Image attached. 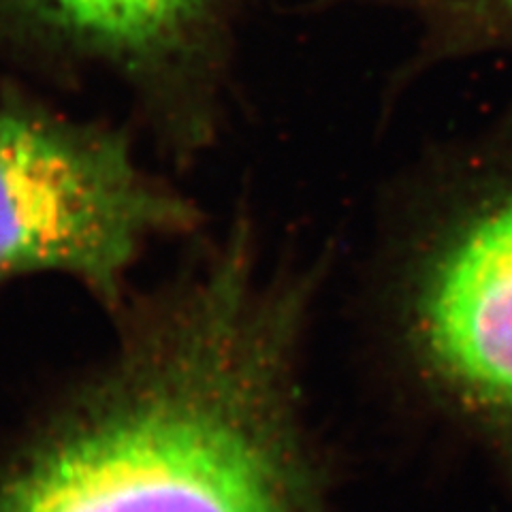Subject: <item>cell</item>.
I'll use <instances>...</instances> for the list:
<instances>
[{"label": "cell", "mask_w": 512, "mask_h": 512, "mask_svg": "<svg viewBox=\"0 0 512 512\" xmlns=\"http://www.w3.org/2000/svg\"><path fill=\"white\" fill-rule=\"evenodd\" d=\"M320 3H325V7L331 5H346V3H387V5H395V7H410L416 0H320Z\"/></svg>", "instance_id": "obj_6"}, {"label": "cell", "mask_w": 512, "mask_h": 512, "mask_svg": "<svg viewBox=\"0 0 512 512\" xmlns=\"http://www.w3.org/2000/svg\"><path fill=\"white\" fill-rule=\"evenodd\" d=\"M333 261L267 263L237 220L186 291L0 446V512H338L299 382Z\"/></svg>", "instance_id": "obj_1"}, {"label": "cell", "mask_w": 512, "mask_h": 512, "mask_svg": "<svg viewBox=\"0 0 512 512\" xmlns=\"http://www.w3.org/2000/svg\"><path fill=\"white\" fill-rule=\"evenodd\" d=\"M410 50L399 62L387 101L436 69L512 52V0H416Z\"/></svg>", "instance_id": "obj_5"}, {"label": "cell", "mask_w": 512, "mask_h": 512, "mask_svg": "<svg viewBox=\"0 0 512 512\" xmlns=\"http://www.w3.org/2000/svg\"><path fill=\"white\" fill-rule=\"evenodd\" d=\"M20 26L120 64L163 69L210 37L214 0H0Z\"/></svg>", "instance_id": "obj_4"}, {"label": "cell", "mask_w": 512, "mask_h": 512, "mask_svg": "<svg viewBox=\"0 0 512 512\" xmlns=\"http://www.w3.org/2000/svg\"><path fill=\"white\" fill-rule=\"evenodd\" d=\"M367 291L406 370L512 470V122L425 156L389 201Z\"/></svg>", "instance_id": "obj_2"}, {"label": "cell", "mask_w": 512, "mask_h": 512, "mask_svg": "<svg viewBox=\"0 0 512 512\" xmlns=\"http://www.w3.org/2000/svg\"><path fill=\"white\" fill-rule=\"evenodd\" d=\"M190 224V205L137 167L122 135L0 109V280L64 274L118 303L141 246Z\"/></svg>", "instance_id": "obj_3"}]
</instances>
